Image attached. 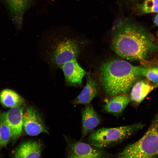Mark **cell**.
I'll list each match as a JSON object with an SVG mask.
<instances>
[{"label": "cell", "mask_w": 158, "mask_h": 158, "mask_svg": "<svg viewBox=\"0 0 158 158\" xmlns=\"http://www.w3.org/2000/svg\"><path fill=\"white\" fill-rule=\"evenodd\" d=\"M111 47L117 54L133 61H144L156 47L153 40L144 30L121 20L113 29Z\"/></svg>", "instance_id": "obj_1"}, {"label": "cell", "mask_w": 158, "mask_h": 158, "mask_svg": "<svg viewBox=\"0 0 158 158\" xmlns=\"http://www.w3.org/2000/svg\"><path fill=\"white\" fill-rule=\"evenodd\" d=\"M140 68L122 59L111 60L104 63L100 69L99 77L105 93L110 96L126 94L142 76Z\"/></svg>", "instance_id": "obj_2"}, {"label": "cell", "mask_w": 158, "mask_h": 158, "mask_svg": "<svg viewBox=\"0 0 158 158\" xmlns=\"http://www.w3.org/2000/svg\"><path fill=\"white\" fill-rule=\"evenodd\" d=\"M158 157V111L143 136L127 146L116 155L118 158H155Z\"/></svg>", "instance_id": "obj_3"}, {"label": "cell", "mask_w": 158, "mask_h": 158, "mask_svg": "<svg viewBox=\"0 0 158 158\" xmlns=\"http://www.w3.org/2000/svg\"><path fill=\"white\" fill-rule=\"evenodd\" d=\"M144 126L139 123L115 128H101L92 131L88 141L98 148H107L123 142Z\"/></svg>", "instance_id": "obj_4"}, {"label": "cell", "mask_w": 158, "mask_h": 158, "mask_svg": "<svg viewBox=\"0 0 158 158\" xmlns=\"http://www.w3.org/2000/svg\"><path fill=\"white\" fill-rule=\"evenodd\" d=\"M79 49L74 40L67 39L61 41L58 44L53 55V62L61 67L66 62L77 56Z\"/></svg>", "instance_id": "obj_5"}, {"label": "cell", "mask_w": 158, "mask_h": 158, "mask_svg": "<svg viewBox=\"0 0 158 158\" xmlns=\"http://www.w3.org/2000/svg\"><path fill=\"white\" fill-rule=\"evenodd\" d=\"M24 104H25L11 108L0 115V118L3 120L10 128L13 140L18 138L22 133Z\"/></svg>", "instance_id": "obj_6"}, {"label": "cell", "mask_w": 158, "mask_h": 158, "mask_svg": "<svg viewBox=\"0 0 158 158\" xmlns=\"http://www.w3.org/2000/svg\"><path fill=\"white\" fill-rule=\"evenodd\" d=\"M68 156L69 157L76 158H105L113 156L89 143L79 141H75L71 145Z\"/></svg>", "instance_id": "obj_7"}, {"label": "cell", "mask_w": 158, "mask_h": 158, "mask_svg": "<svg viewBox=\"0 0 158 158\" xmlns=\"http://www.w3.org/2000/svg\"><path fill=\"white\" fill-rule=\"evenodd\" d=\"M26 133L34 136L41 133L48 134L44 123L38 111L31 107H27L23 114V124Z\"/></svg>", "instance_id": "obj_8"}, {"label": "cell", "mask_w": 158, "mask_h": 158, "mask_svg": "<svg viewBox=\"0 0 158 158\" xmlns=\"http://www.w3.org/2000/svg\"><path fill=\"white\" fill-rule=\"evenodd\" d=\"M63 73L66 82L69 85H80L86 72L75 59L66 63L60 67Z\"/></svg>", "instance_id": "obj_9"}, {"label": "cell", "mask_w": 158, "mask_h": 158, "mask_svg": "<svg viewBox=\"0 0 158 158\" xmlns=\"http://www.w3.org/2000/svg\"><path fill=\"white\" fill-rule=\"evenodd\" d=\"M82 112L81 138H84L101 123L100 116L90 104L85 105Z\"/></svg>", "instance_id": "obj_10"}, {"label": "cell", "mask_w": 158, "mask_h": 158, "mask_svg": "<svg viewBox=\"0 0 158 158\" xmlns=\"http://www.w3.org/2000/svg\"><path fill=\"white\" fill-rule=\"evenodd\" d=\"M103 107L106 113L118 117L123 111L130 101V97L126 94L111 96Z\"/></svg>", "instance_id": "obj_11"}, {"label": "cell", "mask_w": 158, "mask_h": 158, "mask_svg": "<svg viewBox=\"0 0 158 158\" xmlns=\"http://www.w3.org/2000/svg\"><path fill=\"white\" fill-rule=\"evenodd\" d=\"M158 87V85H152L145 80L136 81L132 87L130 101L135 105H138L150 92Z\"/></svg>", "instance_id": "obj_12"}, {"label": "cell", "mask_w": 158, "mask_h": 158, "mask_svg": "<svg viewBox=\"0 0 158 158\" xmlns=\"http://www.w3.org/2000/svg\"><path fill=\"white\" fill-rule=\"evenodd\" d=\"M98 87L95 80L89 75L87 77L86 84L79 95L73 101L75 105H85L90 104L97 95Z\"/></svg>", "instance_id": "obj_13"}, {"label": "cell", "mask_w": 158, "mask_h": 158, "mask_svg": "<svg viewBox=\"0 0 158 158\" xmlns=\"http://www.w3.org/2000/svg\"><path fill=\"white\" fill-rule=\"evenodd\" d=\"M18 27L21 25L24 14L33 0H5Z\"/></svg>", "instance_id": "obj_14"}, {"label": "cell", "mask_w": 158, "mask_h": 158, "mask_svg": "<svg viewBox=\"0 0 158 158\" xmlns=\"http://www.w3.org/2000/svg\"><path fill=\"white\" fill-rule=\"evenodd\" d=\"M41 151L39 143L29 141L24 142L18 148L14 156L15 158H39Z\"/></svg>", "instance_id": "obj_15"}, {"label": "cell", "mask_w": 158, "mask_h": 158, "mask_svg": "<svg viewBox=\"0 0 158 158\" xmlns=\"http://www.w3.org/2000/svg\"><path fill=\"white\" fill-rule=\"evenodd\" d=\"M0 102L4 107L12 108L24 104L23 99L15 91L5 89L0 93Z\"/></svg>", "instance_id": "obj_16"}, {"label": "cell", "mask_w": 158, "mask_h": 158, "mask_svg": "<svg viewBox=\"0 0 158 158\" xmlns=\"http://www.w3.org/2000/svg\"><path fill=\"white\" fill-rule=\"evenodd\" d=\"M11 139H12V136L10 128L0 118V148L6 147Z\"/></svg>", "instance_id": "obj_17"}, {"label": "cell", "mask_w": 158, "mask_h": 158, "mask_svg": "<svg viewBox=\"0 0 158 158\" xmlns=\"http://www.w3.org/2000/svg\"><path fill=\"white\" fill-rule=\"evenodd\" d=\"M140 72L142 76L154 84L158 85V68L141 67Z\"/></svg>", "instance_id": "obj_18"}, {"label": "cell", "mask_w": 158, "mask_h": 158, "mask_svg": "<svg viewBox=\"0 0 158 158\" xmlns=\"http://www.w3.org/2000/svg\"><path fill=\"white\" fill-rule=\"evenodd\" d=\"M141 9L144 13H158V0H145Z\"/></svg>", "instance_id": "obj_19"}, {"label": "cell", "mask_w": 158, "mask_h": 158, "mask_svg": "<svg viewBox=\"0 0 158 158\" xmlns=\"http://www.w3.org/2000/svg\"><path fill=\"white\" fill-rule=\"evenodd\" d=\"M154 23L157 25L158 26V13L156 14L154 17Z\"/></svg>", "instance_id": "obj_20"}, {"label": "cell", "mask_w": 158, "mask_h": 158, "mask_svg": "<svg viewBox=\"0 0 158 158\" xmlns=\"http://www.w3.org/2000/svg\"><path fill=\"white\" fill-rule=\"evenodd\" d=\"M130 0V1H133V0Z\"/></svg>", "instance_id": "obj_21"}]
</instances>
